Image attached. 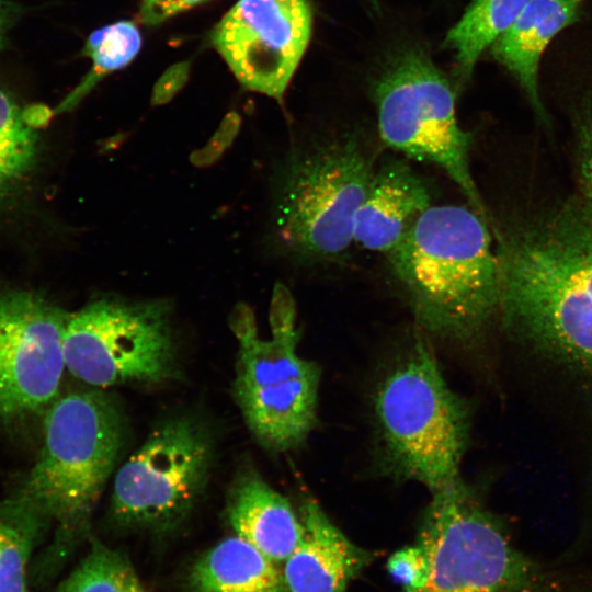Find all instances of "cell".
Returning a JSON list of instances; mask_svg holds the SVG:
<instances>
[{
  "label": "cell",
  "mask_w": 592,
  "mask_h": 592,
  "mask_svg": "<svg viewBox=\"0 0 592 592\" xmlns=\"http://www.w3.org/2000/svg\"><path fill=\"white\" fill-rule=\"evenodd\" d=\"M387 569L400 584L401 592H415L422 588L428 574L425 551L418 543L406 546L389 557Z\"/></svg>",
  "instance_id": "obj_23"
},
{
  "label": "cell",
  "mask_w": 592,
  "mask_h": 592,
  "mask_svg": "<svg viewBox=\"0 0 592 592\" xmlns=\"http://www.w3.org/2000/svg\"><path fill=\"white\" fill-rule=\"evenodd\" d=\"M584 0H530L491 45L493 56L517 80L535 112L545 117L538 86L542 56L551 39L580 16Z\"/></svg>",
  "instance_id": "obj_16"
},
{
  "label": "cell",
  "mask_w": 592,
  "mask_h": 592,
  "mask_svg": "<svg viewBox=\"0 0 592 592\" xmlns=\"http://www.w3.org/2000/svg\"><path fill=\"white\" fill-rule=\"evenodd\" d=\"M375 415L390 467L432 493L460 478L469 413L434 354L418 341L378 386Z\"/></svg>",
  "instance_id": "obj_5"
},
{
  "label": "cell",
  "mask_w": 592,
  "mask_h": 592,
  "mask_svg": "<svg viewBox=\"0 0 592 592\" xmlns=\"http://www.w3.org/2000/svg\"><path fill=\"white\" fill-rule=\"evenodd\" d=\"M66 368L95 387L159 383L172 376L177 350L164 300L101 298L69 316Z\"/></svg>",
  "instance_id": "obj_9"
},
{
  "label": "cell",
  "mask_w": 592,
  "mask_h": 592,
  "mask_svg": "<svg viewBox=\"0 0 592 592\" xmlns=\"http://www.w3.org/2000/svg\"><path fill=\"white\" fill-rule=\"evenodd\" d=\"M205 1L207 0H140L139 20L143 24L156 26Z\"/></svg>",
  "instance_id": "obj_27"
},
{
  "label": "cell",
  "mask_w": 592,
  "mask_h": 592,
  "mask_svg": "<svg viewBox=\"0 0 592 592\" xmlns=\"http://www.w3.org/2000/svg\"><path fill=\"white\" fill-rule=\"evenodd\" d=\"M57 592L147 591L125 554L95 540Z\"/></svg>",
  "instance_id": "obj_22"
},
{
  "label": "cell",
  "mask_w": 592,
  "mask_h": 592,
  "mask_svg": "<svg viewBox=\"0 0 592 592\" xmlns=\"http://www.w3.org/2000/svg\"><path fill=\"white\" fill-rule=\"evenodd\" d=\"M213 456L210 433L197 419L160 423L117 470L111 516L126 528H171L203 496Z\"/></svg>",
  "instance_id": "obj_10"
},
{
  "label": "cell",
  "mask_w": 592,
  "mask_h": 592,
  "mask_svg": "<svg viewBox=\"0 0 592 592\" xmlns=\"http://www.w3.org/2000/svg\"><path fill=\"white\" fill-rule=\"evenodd\" d=\"M49 524L19 494L0 500V592H27L31 556Z\"/></svg>",
  "instance_id": "obj_19"
},
{
  "label": "cell",
  "mask_w": 592,
  "mask_h": 592,
  "mask_svg": "<svg viewBox=\"0 0 592 592\" xmlns=\"http://www.w3.org/2000/svg\"><path fill=\"white\" fill-rule=\"evenodd\" d=\"M300 519L303 536L282 571L287 592H344L371 555L351 542L315 500L305 502Z\"/></svg>",
  "instance_id": "obj_14"
},
{
  "label": "cell",
  "mask_w": 592,
  "mask_h": 592,
  "mask_svg": "<svg viewBox=\"0 0 592 592\" xmlns=\"http://www.w3.org/2000/svg\"><path fill=\"white\" fill-rule=\"evenodd\" d=\"M374 170L354 137L320 140L293 156L276 208L277 234L286 249L309 261L344 254Z\"/></svg>",
  "instance_id": "obj_6"
},
{
  "label": "cell",
  "mask_w": 592,
  "mask_h": 592,
  "mask_svg": "<svg viewBox=\"0 0 592 592\" xmlns=\"http://www.w3.org/2000/svg\"><path fill=\"white\" fill-rule=\"evenodd\" d=\"M124 435L118 403L101 390L71 392L49 406L42 448L19 496L55 523V556L86 535Z\"/></svg>",
  "instance_id": "obj_3"
},
{
  "label": "cell",
  "mask_w": 592,
  "mask_h": 592,
  "mask_svg": "<svg viewBox=\"0 0 592 592\" xmlns=\"http://www.w3.org/2000/svg\"><path fill=\"white\" fill-rule=\"evenodd\" d=\"M227 513L236 535L275 563L284 562L303 536L301 519L288 500L250 469L235 479Z\"/></svg>",
  "instance_id": "obj_15"
},
{
  "label": "cell",
  "mask_w": 592,
  "mask_h": 592,
  "mask_svg": "<svg viewBox=\"0 0 592 592\" xmlns=\"http://www.w3.org/2000/svg\"><path fill=\"white\" fill-rule=\"evenodd\" d=\"M530 0H470L445 43L463 73L469 75L483 50L517 19Z\"/></svg>",
  "instance_id": "obj_20"
},
{
  "label": "cell",
  "mask_w": 592,
  "mask_h": 592,
  "mask_svg": "<svg viewBox=\"0 0 592 592\" xmlns=\"http://www.w3.org/2000/svg\"><path fill=\"white\" fill-rule=\"evenodd\" d=\"M21 8L12 1L0 0V50L2 49L5 36L19 18Z\"/></svg>",
  "instance_id": "obj_28"
},
{
  "label": "cell",
  "mask_w": 592,
  "mask_h": 592,
  "mask_svg": "<svg viewBox=\"0 0 592 592\" xmlns=\"http://www.w3.org/2000/svg\"><path fill=\"white\" fill-rule=\"evenodd\" d=\"M577 164L583 196L592 201V92L582 104L576 124Z\"/></svg>",
  "instance_id": "obj_24"
},
{
  "label": "cell",
  "mask_w": 592,
  "mask_h": 592,
  "mask_svg": "<svg viewBox=\"0 0 592 592\" xmlns=\"http://www.w3.org/2000/svg\"><path fill=\"white\" fill-rule=\"evenodd\" d=\"M499 310L513 330L592 368V201L497 231Z\"/></svg>",
  "instance_id": "obj_1"
},
{
  "label": "cell",
  "mask_w": 592,
  "mask_h": 592,
  "mask_svg": "<svg viewBox=\"0 0 592 592\" xmlns=\"http://www.w3.org/2000/svg\"><path fill=\"white\" fill-rule=\"evenodd\" d=\"M431 206V192L423 178L407 161L388 159L375 167L355 216L353 241L388 254Z\"/></svg>",
  "instance_id": "obj_13"
},
{
  "label": "cell",
  "mask_w": 592,
  "mask_h": 592,
  "mask_svg": "<svg viewBox=\"0 0 592 592\" xmlns=\"http://www.w3.org/2000/svg\"><path fill=\"white\" fill-rule=\"evenodd\" d=\"M228 322L238 342L232 395L248 429L267 449L298 447L317 422L320 368L297 352L300 333L291 293L282 284L273 291L269 339L259 335L244 303L232 308Z\"/></svg>",
  "instance_id": "obj_4"
},
{
  "label": "cell",
  "mask_w": 592,
  "mask_h": 592,
  "mask_svg": "<svg viewBox=\"0 0 592 592\" xmlns=\"http://www.w3.org/2000/svg\"><path fill=\"white\" fill-rule=\"evenodd\" d=\"M69 316L33 292L0 294L1 417L30 414L56 400Z\"/></svg>",
  "instance_id": "obj_11"
},
{
  "label": "cell",
  "mask_w": 592,
  "mask_h": 592,
  "mask_svg": "<svg viewBox=\"0 0 592 592\" xmlns=\"http://www.w3.org/2000/svg\"><path fill=\"white\" fill-rule=\"evenodd\" d=\"M375 95L382 141L442 169L487 220L470 169L473 137L457 121L455 94L444 76L425 56L409 54L383 77Z\"/></svg>",
  "instance_id": "obj_8"
},
{
  "label": "cell",
  "mask_w": 592,
  "mask_h": 592,
  "mask_svg": "<svg viewBox=\"0 0 592 592\" xmlns=\"http://www.w3.org/2000/svg\"><path fill=\"white\" fill-rule=\"evenodd\" d=\"M190 584L193 592H287L276 563L237 535L197 559Z\"/></svg>",
  "instance_id": "obj_17"
},
{
  "label": "cell",
  "mask_w": 592,
  "mask_h": 592,
  "mask_svg": "<svg viewBox=\"0 0 592 592\" xmlns=\"http://www.w3.org/2000/svg\"><path fill=\"white\" fill-rule=\"evenodd\" d=\"M419 325L465 339L499 310V270L487 220L471 207L432 205L388 253Z\"/></svg>",
  "instance_id": "obj_2"
},
{
  "label": "cell",
  "mask_w": 592,
  "mask_h": 592,
  "mask_svg": "<svg viewBox=\"0 0 592 592\" xmlns=\"http://www.w3.org/2000/svg\"><path fill=\"white\" fill-rule=\"evenodd\" d=\"M240 125L241 118L237 112L227 113L207 145L192 152L191 162L196 167H207L216 162L232 144Z\"/></svg>",
  "instance_id": "obj_25"
},
{
  "label": "cell",
  "mask_w": 592,
  "mask_h": 592,
  "mask_svg": "<svg viewBox=\"0 0 592 592\" xmlns=\"http://www.w3.org/2000/svg\"><path fill=\"white\" fill-rule=\"evenodd\" d=\"M45 106L24 109L0 89V200L15 192L35 168L37 129L49 119Z\"/></svg>",
  "instance_id": "obj_18"
},
{
  "label": "cell",
  "mask_w": 592,
  "mask_h": 592,
  "mask_svg": "<svg viewBox=\"0 0 592 592\" xmlns=\"http://www.w3.org/2000/svg\"><path fill=\"white\" fill-rule=\"evenodd\" d=\"M191 62L178 61L168 67L152 88L151 104L163 105L170 102L189 80Z\"/></svg>",
  "instance_id": "obj_26"
},
{
  "label": "cell",
  "mask_w": 592,
  "mask_h": 592,
  "mask_svg": "<svg viewBox=\"0 0 592 592\" xmlns=\"http://www.w3.org/2000/svg\"><path fill=\"white\" fill-rule=\"evenodd\" d=\"M417 543L428 558L415 592H549L539 565L516 550L462 478L431 493Z\"/></svg>",
  "instance_id": "obj_7"
},
{
  "label": "cell",
  "mask_w": 592,
  "mask_h": 592,
  "mask_svg": "<svg viewBox=\"0 0 592 592\" xmlns=\"http://www.w3.org/2000/svg\"><path fill=\"white\" fill-rule=\"evenodd\" d=\"M311 32L307 0H238L210 43L239 83L281 101Z\"/></svg>",
  "instance_id": "obj_12"
},
{
  "label": "cell",
  "mask_w": 592,
  "mask_h": 592,
  "mask_svg": "<svg viewBox=\"0 0 592 592\" xmlns=\"http://www.w3.org/2000/svg\"><path fill=\"white\" fill-rule=\"evenodd\" d=\"M141 48L137 25L117 21L93 31L86 41L82 55L92 61L90 71L55 109L54 114L72 110L106 75L126 67Z\"/></svg>",
  "instance_id": "obj_21"
}]
</instances>
